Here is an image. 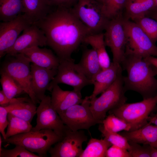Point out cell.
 <instances>
[{
	"instance_id": "cell-18",
	"label": "cell",
	"mask_w": 157,
	"mask_h": 157,
	"mask_svg": "<svg viewBox=\"0 0 157 157\" xmlns=\"http://www.w3.org/2000/svg\"><path fill=\"white\" fill-rule=\"evenodd\" d=\"M51 92V104L58 113L73 105L81 103L83 100L81 93L74 90H63L58 84L53 86Z\"/></svg>"
},
{
	"instance_id": "cell-8",
	"label": "cell",
	"mask_w": 157,
	"mask_h": 157,
	"mask_svg": "<svg viewBox=\"0 0 157 157\" xmlns=\"http://www.w3.org/2000/svg\"><path fill=\"white\" fill-rule=\"evenodd\" d=\"M124 22L127 39L125 54H132L144 58L157 57V46L140 26L124 18Z\"/></svg>"
},
{
	"instance_id": "cell-30",
	"label": "cell",
	"mask_w": 157,
	"mask_h": 157,
	"mask_svg": "<svg viewBox=\"0 0 157 157\" xmlns=\"http://www.w3.org/2000/svg\"><path fill=\"white\" fill-rule=\"evenodd\" d=\"M127 0H103L102 9L105 16L109 19L122 16Z\"/></svg>"
},
{
	"instance_id": "cell-48",
	"label": "cell",
	"mask_w": 157,
	"mask_h": 157,
	"mask_svg": "<svg viewBox=\"0 0 157 157\" xmlns=\"http://www.w3.org/2000/svg\"><path fill=\"white\" fill-rule=\"evenodd\" d=\"M154 116H156V117H157V112L156 114Z\"/></svg>"
},
{
	"instance_id": "cell-7",
	"label": "cell",
	"mask_w": 157,
	"mask_h": 157,
	"mask_svg": "<svg viewBox=\"0 0 157 157\" xmlns=\"http://www.w3.org/2000/svg\"><path fill=\"white\" fill-rule=\"evenodd\" d=\"M72 9L90 34L103 33L110 20L103 13L101 3L95 0H78Z\"/></svg>"
},
{
	"instance_id": "cell-45",
	"label": "cell",
	"mask_w": 157,
	"mask_h": 157,
	"mask_svg": "<svg viewBox=\"0 0 157 157\" xmlns=\"http://www.w3.org/2000/svg\"><path fill=\"white\" fill-rule=\"evenodd\" d=\"M154 0L155 3V7L153 10H157V0Z\"/></svg>"
},
{
	"instance_id": "cell-21",
	"label": "cell",
	"mask_w": 157,
	"mask_h": 157,
	"mask_svg": "<svg viewBox=\"0 0 157 157\" xmlns=\"http://www.w3.org/2000/svg\"><path fill=\"white\" fill-rule=\"evenodd\" d=\"M120 134L129 142L149 145L157 149V126L150 122L138 129L125 131Z\"/></svg>"
},
{
	"instance_id": "cell-34",
	"label": "cell",
	"mask_w": 157,
	"mask_h": 157,
	"mask_svg": "<svg viewBox=\"0 0 157 157\" xmlns=\"http://www.w3.org/2000/svg\"><path fill=\"white\" fill-rule=\"evenodd\" d=\"M0 157H40L27 149L24 146L15 145L11 149L2 148L0 151Z\"/></svg>"
},
{
	"instance_id": "cell-35",
	"label": "cell",
	"mask_w": 157,
	"mask_h": 157,
	"mask_svg": "<svg viewBox=\"0 0 157 157\" xmlns=\"http://www.w3.org/2000/svg\"><path fill=\"white\" fill-rule=\"evenodd\" d=\"M129 142L130 147L128 151L131 157H150L149 145L142 146L136 143Z\"/></svg>"
},
{
	"instance_id": "cell-43",
	"label": "cell",
	"mask_w": 157,
	"mask_h": 157,
	"mask_svg": "<svg viewBox=\"0 0 157 157\" xmlns=\"http://www.w3.org/2000/svg\"><path fill=\"white\" fill-rule=\"evenodd\" d=\"M149 14L150 15L151 18L157 21V10L151 11L147 15Z\"/></svg>"
},
{
	"instance_id": "cell-19",
	"label": "cell",
	"mask_w": 157,
	"mask_h": 157,
	"mask_svg": "<svg viewBox=\"0 0 157 157\" xmlns=\"http://www.w3.org/2000/svg\"><path fill=\"white\" fill-rule=\"evenodd\" d=\"M21 53L31 63L38 66L49 69H57L60 60L51 49L35 46L26 49Z\"/></svg>"
},
{
	"instance_id": "cell-11",
	"label": "cell",
	"mask_w": 157,
	"mask_h": 157,
	"mask_svg": "<svg viewBox=\"0 0 157 157\" xmlns=\"http://www.w3.org/2000/svg\"><path fill=\"white\" fill-rule=\"evenodd\" d=\"M36 114V124L32 127L31 131L51 129L63 138L68 127L64 124L59 114L53 108L51 97L49 95H46L40 101L37 108Z\"/></svg>"
},
{
	"instance_id": "cell-27",
	"label": "cell",
	"mask_w": 157,
	"mask_h": 157,
	"mask_svg": "<svg viewBox=\"0 0 157 157\" xmlns=\"http://www.w3.org/2000/svg\"><path fill=\"white\" fill-rule=\"evenodd\" d=\"M8 124L6 133V139L16 135L29 131L33 127L29 122L9 113L8 115Z\"/></svg>"
},
{
	"instance_id": "cell-13",
	"label": "cell",
	"mask_w": 157,
	"mask_h": 157,
	"mask_svg": "<svg viewBox=\"0 0 157 157\" xmlns=\"http://www.w3.org/2000/svg\"><path fill=\"white\" fill-rule=\"evenodd\" d=\"M75 64L72 58L60 61L57 74L50 82L48 90L51 92L55 85L62 83L71 86L74 90L81 93L85 87L92 84L91 81L76 70Z\"/></svg>"
},
{
	"instance_id": "cell-47",
	"label": "cell",
	"mask_w": 157,
	"mask_h": 157,
	"mask_svg": "<svg viewBox=\"0 0 157 157\" xmlns=\"http://www.w3.org/2000/svg\"><path fill=\"white\" fill-rule=\"evenodd\" d=\"M132 0H127V3L128 2H129V1H132Z\"/></svg>"
},
{
	"instance_id": "cell-44",
	"label": "cell",
	"mask_w": 157,
	"mask_h": 157,
	"mask_svg": "<svg viewBox=\"0 0 157 157\" xmlns=\"http://www.w3.org/2000/svg\"><path fill=\"white\" fill-rule=\"evenodd\" d=\"M3 140L2 139V138L1 137V135H0V151H1L2 149V142H3Z\"/></svg>"
},
{
	"instance_id": "cell-37",
	"label": "cell",
	"mask_w": 157,
	"mask_h": 157,
	"mask_svg": "<svg viewBox=\"0 0 157 157\" xmlns=\"http://www.w3.org/2000/svg\"><path fill=\"white\" fill-rule=\"evenodd\" d=\"M9 110L6 107L0 106V132L3 138L6 139V133L5 131L8 126V115Z\"/></svg>"
},
{
	"instance_id": "cell-16",
	"label": "cell",
	"mask_w": 157,
	"mask_h": 157,
	"mask_svg": "<svg viewBox=\"0 0 157 157\" xmlns=\"http://www.w3.org/2000/svg\"><path fill=\"white\" fill-rule=\"evenodd\" d=\"M31 83L35 96L40 101L46 96L49 84L57 74V68L49 69L31 64Z\"/></svg>"
},
{
	"instance_id": "cell-20",
	"label": "cell",
	"mask_w": 157,
	"mask_h": 157,
	"mask_svg": "<svg viewBox=\"0 0 157 157\" xmlns=\"http://www.w3.org/2000/svg\"><path fill=\"white\" fill-rule=\"evenodd\" d=\"M74 66L78 72L91 81L102 70L97 53L92 48L84 49L80 61Z\"/></svg>"
},
{
	"instance_id": "cell-42",
	"label": "cell",
	"mask_w": 157,
	"mask_h": 157,
	"mask_svg": "<svg viewBox=\"0 0 157 157\" xmlns=\"http://www.w3.org/2000/svg\"><path fill=\"white\" fill-rule=\"evenodd\" d=\"M148 121L151 124H153L157 126V117L149 116L148 118Z\"/></svg>"
},
{
	"instance_id": "cell-17",
	"label": "cell",
	"mask_w": 157,
	"mask_h": 157,
	"mask_svg": "<svg viewBox=\"0 0 157 157\" xmlns=\"http://www.w3.org/2000/svg\"><path fill=\"white\" fill-rule=\"evenodd\" d=\"M122 70L121 64L112 62L108 67L99 72L92 80L94 88L92 94L89 96L90 99L96 97L110 86L122 74Z\"/></svg>"
},
{
	"instance_id": "cell-40",
	"label": "cell",
	"mask_w": 157,
	"mask_h": 157,
	"mask_svg": "<svg viewBox=\"0 0 157 157\" xmlns=\"http://www.w3.org/2000/svg\"><path fill=\"white\" fill-rule=\"evenodd\" d=\"M145 58L150 64L157 68V57L150 56L146 58Z\"/></svg>"
},
{
	"instance_id": "cell-10",
	"label": "cell",
	"mask_w": 157,
	"mask_h": 157,
	"mask_svg": "<svg viewBox=\"0 0 157 157\" xmlns=\"http://www.w3.org/2000/svg\"><path fill=\"white\" fill-rule=\"evenodd\" d=\"M90 104L89 96H86L81 103L73 105L58 114L64 124L72 131L88 130L96 124H102L94 117Z\"/></svg>"
},
{
	"instance_id": "cell-2",
	"label": "cell",
	"mask_w": 157,
	"mask_h": 157,
	"mask_svg": "<svg viewBox=\"0 0 157 157\" xmlns=\"http://www.w3.org/2000/svg\"><path fill=\"white\" fill-rule=\"evenodd\" d=\"M126 72L123 76L126 90L135 91L143 99L153 97L157 90L156 69L145 58L131 53H126L121 64Z\"/></svg>"
},
{
	"instance_id": "cell-36",
	"label": "cell",
	"mask_w": 157,
	"mask_h": 157,
	"mask_svg": "<svg viewBox=\"0 0 157 157\" xmlns=\"http://www.w3.org/2000/svg\"><path fill=\"white\" fill-rule=\"evenodd\" d=\"M106 157H131L128 151L124 149L112 145L107 150Z\"/></svg>"
},
{
	"instance_id": "cell-14",
	"label": "cell",
	"mask_w": 157,
	"mask_h": 157,
	"mask_svg": "<svg viewBox=\"0 0 157 157\" xmlns=\"http://www.w3.org/2000/svg\"><path fill=\"white\" fill-rule=\"evenodd\" d=\"M33 23L24 13L13 20L0 23V58L5 56L21 32Z\"/></svg>"
},
{
	"instance_id": "cell-4",
	"label": "cell",
	"mask_w": 157,
	"mask_h": 157,
	"mask_svg": "<svg viewBox=\"0 0 157 157\" xmlns=\"http://www.w3.org/2000/svg\"><path fill=\"white\" fill-rule=\"evenodd\" d=\"M126 91L122 74L100 96L90 99V108L94 118L102 124L107 112L126 103Z\"/></svg>"
},
{
	"instance_id": "cell-38",
	"label": "cell",
	"mask_w": 157,
	"mask_h": 157,
	"mask_svg": "<svg viewBox=\"0 0 157 157\" xmlns=\"http://www.w3.org/2000/svg\"><path fill=\"white\" fill-rule=\"evenodd\" d=\"M50 6L52 7H63L72 8L78 0H47Z\"/></svg>"
},
{
	"instance_id": "cell-28",
	"label": "cell",
	"mask_w": 157,
	"mask_h": 157,
	"mask_svg": "<svg viewBox=\"0 0 157 157\" xmlns=\"http://www.w3.org/2000/svg\"><path fill=\"white\" fill-rule=\"evenodd\" d=\"M0 74V81L2 91L8 98H14L25 93L20 85L8 74L1 70Z\"/></svg>"
},
{
	"instance_id": "cell-9",
	"label": "cell",
	"mask_w": 157,
	"mask_h": 157,
	"mask_svg": "<svg viewBox=\"0 0 157 157\" xmlns=\"http://www.w3.org/2000/svg\"><path fill=\"white\" fill-rule=\"evenodd\" d=\"M123 15L109 20L104 33L106 46L110 48L113 62L121 64L124 59L127 42Z\"/></svg>"
},
{
	"instance_id": "cell-31",
	"label": "cell",
	"mask_w": 157,
	"mask_h": 157,
	"mask_svg": "<svg viewBox=\"0 0 157 157\" xmlns=\"http://www.w3.org/2000/svg\"><path fill=\"white\" fill-rule=\"evenodd\" d=\"M102 124L105 129L112 132L118 133L122 131H133L130 124L113 114H109L103 120Z\"/></svg>"
},
{
	"instance_id": "cell-15",
	"label": "cell",
	"mask_w": 157,
	"mask_h": 157,
	"mask_svg": "<svg viewBox=\"0 0 157 157\" xmlns=\"http://www.w3.org/2000/svg\"><path fill=\"white\" fill-rule=\"evenodd\" d=\"M47 45V39L44 32L33 23L22 31L6 54L19 53L34 47H42Z\"/></svg>"
},
{
	"instance_id": "cell-3",
	"label": "cell",
	"mask_w": 157,
	"mask_h": 157,
	"mask_svg": "<svg viewBox=\"0 0 157 157\" xmlns=\"http://www.w3.org/2000/svg\"><path fill=\"white\" fill-rule=\"evenodd\" d=\"M61 139L53 130L44 129L16 135L3 139V141L21 145L31 152L37 153L40 157H44L47 156V152L52 146Z\"/></svg>"
},
{
	"instance_id": "cell-26",
	"label": "cell",
	"mask_w": 157,
	"mask_h": 157,
	"mask_svg": "<svg viewBox=\"0 0 157 157\" xmlns=\"http://www.w3.org/2000/svg\"><path fill=\"white\" fill-rule=\"evenodd\" d=\"M112 145L105 138H91L80 157H105L107 150Z\"/></svg>"
},
{
	"instance_id": "cell-33",
	"label": "cell",
	"mask_w": 157,
	"mask_h": 157,
	"mask_svg": "<svg viewBox=\"0 0 157 157\" xmlns=\"http://www.w3.org/2000/svg\"><path fill=\"white\" fill-rule=\"evenodd\" d=\"M98 129L102 136L112 145L124 148L128 151L130 149V147L128 140L122 135L117 133L107 131L104 128L102 124L99 125Z\"/></svg>"
},
{
	"instance_id": "cell-39",
	"label": "cell",
	"mask_w": 157,
	"mask_h": 157,
	"mask_svg": "<svg viewBox=\"0 0 157 157\" xmlns=\"http://www.w3.org/2000/svg\"><path fill=\"white\" fill-rule=\"evenodd\" d=\"M10 98L4 94L2 90L0 91V106L6 107L9 105Z\"/></svg>"
},
{
	"instance_id": "cell-32",
	"label": "cell",
	"mask_w": 157,
	"mask_h": 157,
	"mask_svg": "<svg viewBox=\"0 0 157 157\" xmlns=\"http://www.w3.org/2000/svg\"><path fill=\"white\" fill-rule=\"evenodd\" d=\"M138 24L155 44L157 41V21L146 16L133 21Z\"/></svg>"
},
{
	"instance_id": "cell-6",
	"label": "cell",
	"mask_w": 157,
	"mask_h": 157,
	"mask_svg": "<svg viewBox=\"0 0 157 157\" xmlns=\"http://www.w3.org/2000/svg\"><path fill=\"white\" fill-rule=\"evenodd\" d=\"M157 104V94L143 99L141 101L126 103L108 112L124 120L130 124L133 131L144 126L148 123L149 115Z\"/></svg>"
},
{
	"instance_id": "cell-1",
	"label": "cell",
	"mask_w": 157,
	"mask_h": 157,
	"mask_svg": "<svg viewBox=\"0 0 157 157\" xmlns=\"http://www.w3.org/2000/svg\"><path fill=\"white\" fill-rule=\"evenodd\" d=\"M72 8L53 7L44 18L33 23L44 32L47 45L60 61L72 58V54L83 43L85 38L90 34Z\"/></svg>"
},
{
	"instance_id": "cell-25",
	"label": "cell",
	"mask_w": 157,
	"mask_h": 157,
	"mask_svg": "<svg viewBox=\"0 0 157 157\" xmlns=\"http://www.w3.org/2000/svg\"><path fill=\"white\" fill-rule=\"evenodd\" d=\"M24 13L22 0H0V20L6 22Z\"/></svg>"
},
{
	"instance_id": "cell-5",
	"label": "cell",
	"mask_w": 157,
	"mask_h": 157,
	"mask_svg": "<svg viewBox=\"0 0 157 157\" xmlns=\"http://www.w3.org/2000/svg\"><path fill=\"white\" fill-rule=\"evenodd\" d=\"M2 63L1 70L11 76L20 85L32 101L36 105L37 99L31 83V62L23 54H6Z\"/></svg>"
},
{
	"instance_id": "cell-46",
	"label": "cell",
	"mask_w": 157,
	"mask_h": 157,
	"mask_svg": "<svg viewBox=\"0 0 157 157\" xmlns=\"http://www.w3.org/2000/svg\"><path fill=\"white\" fill-rule=\"evenodd\" d=\"M95 0L96 1L101 3L103 0Z\"/></svg>"
},
{
	"instance_id": "cell-23",
	"label": "cell",
	"mask_w": 157,
	"mask_h": 157,
	"mask_svg": "<svg viewBox=\"0 0 157 157\" xmlns=\"http://www.w3.org/2000/svg\"><path fill=\"white\" fill-rule=\"evenodd\" d=\"M83 43L90 45L96 51L102 69L110 66L111 63L106 48L103 33L88 35L84 39Z\"/></svg>"
},
{
	"instance_id": "cell-22",
	"label": "cell",
	"mask_w": 157,
	"mask_h": 157,
	"mask_svg": "<svg viewBox=\"0 0 157 157\" xmlns=\"http://www.w3.org/2000/svg\"><path fill=\"white\" fill-rule=\"evenodd\" d=\"M24 14L33 23L44 18L53 7L47 0H22Z\"/></svg>"
},
{
	"instance_id": "cell-41",
	"label": "cell",
	"mask_w": 157,
	"mask_h": 157,
	"mask_svg": "<svg viewBox=\"0 0 157 157\" xmlns=\"http://www.w3.org/2000/svg\"><path fill=\"white\" fill-rule=\"evenodd\" d=\"M149 149L150 157H157V149L150 145Z\"/></svg>"
},
{
	"instance_id": "cell-12",
	"label": "cell",
	"mask_w": 157,
	"mask_h": 157,
	"mask_svg": "<svg viewBox=\"0 0 157 157\" xmlns=\"http://www.w3.org/2000/svg\"><path fill=\"white\" fill-rule=\"evenodd\" d=\"M88 139L82 130L73 131L68 127L61 140L48 152L51 157H80L84 150L83 143Z\"/></svg>"
},
{
	"instance_id": "cell-49",
	"label": "cell",
	"mask_w": 157,
	"mask_h": 157,
	"mask_svg": "<svg viewBox=\"0 0 157 157\" xmlns=\"http://www.w3.org/2000/svg\"><path fill=\"white\" fill-rule=\"evenodd\" d=\"M156 76H157V68H156Z\"/></svg>"
},
{
	"instance_id": "cell-29",
	"label": "cell",
	"mask_w": 157,
	"mask_h": 157,
	"mask_svg": "<svg viewBox=\"0 0 157 157\" xmlns=\"http://www.w3.org/2000/svg\"><path fill=\"white\" fill-rule=\"evenodd\" d=\"M37 108L36 105L32 101H21L16 103L9 113L31 123Z\"/></svg>"
},
{
	"instance_id": "cell-24",
	"label": "cell",
	"mask_w": 157,
	"mask_h": 157,
	"mask_svg": "<svg viewBox=\"0 0 157 157\" xmlns=\"http://www.w3.org/2000/svg\"><path fill=\"white\" fill-rule=\"evenodd\" d=\"M154 0H132L126 3L124 18L133 21L146 16L154 10Z\"/></svg>"
}]
</instances>
